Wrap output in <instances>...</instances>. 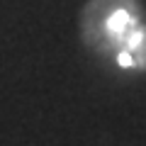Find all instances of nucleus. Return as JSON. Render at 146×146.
<instances>
[{
	"instance_id": "1",
	"label": "nucleus",
	"mask_w": 146,
	"mask_h": 146,
	"mask_svg": "<svg viewBox=\"0 0 146 146\" xmlns=\"http://www.w3.org/2000/svg\"><path fill=\"white\" fill-rule=\"evenodd\" d=\"M100 5L107 12H100L102 22H100V29L107 36L110 42H117L119 46H129V42L136 36L139 32V22H136V12H134V3L131 0H100ZM122 49V51H124Z\"/></svg>"
}]
</instances>
